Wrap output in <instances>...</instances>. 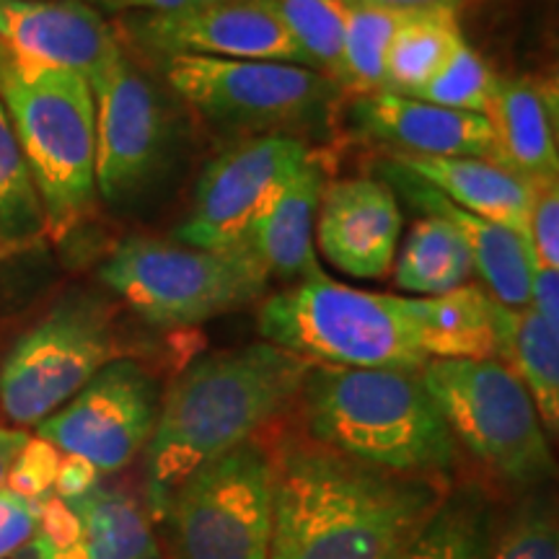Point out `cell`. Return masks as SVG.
Masks as SVG:
<instances>
[{
  "instance_id": "6da1fadb",
  "label": "cell",
  "mask_w": 559,
  "mask_h": 559,
  "mask_svg": "<svg viewBox=\"0 0 559 559\" xmlns=\"http://www.w3.org/2000/svg\"><path fill=\"white\" fill-rule=\"evenodd\" d=\"M489 304L477 285L404 298L349 288L319 270L262 300L257 326L272 345L311 362L423 370L440 358H495Z\"/></svg>"
},
{
  "instance_id": "7a4b0ae2",
  "label": "cell",
  "mask_w": 559,
  "mask_h": 559,
  "mask_svg": "<svg viewBox=\"0 0 559 559\" xmlns=\"http://www.w3.org/2000/svg\"><path fill=\"white\" fill-rule=\"evenodd\" d=\"M272 466L267 559H394L451 487L368 466L311 438L285 440Z\"/></svg>"
},
{
  "instance_id": "3957f363",
  "label": "cell",
  "mask_w": 559,
  "mask_h": 559,
  "mask_svg": "<svg viewBox=\"0 0 559 559\" xmlns=\"http://www.w3.org/2000/svg\"><path fill=\"white\" fill-rule=\"evenodd\" d=\"M311 360L272 342L221 349L187 366L160 396L156 428L145 445V492L160 521L174 489L298 402Z\"/></svg>"
},
{
  "instance_id": "277c9868",
  "label": "cell",
  "mask_w": 559,
  "mask_h": 559,
  "mask_svg": "<svg viewBox=\"0 0 559 559\" xmlns=\"http://www.w3.org/2000/svg\"><path fill=\"white\" fill-rule=\"evenodd\" d=\"M313 443L368 466L445 479L459 443L419 370L311 362L298 394Z\"/></svg>"
},
{
  "instance_id": "5b68a950",
  "label": "cell",
  "mask_w": 559,
  "mask_h": 559,
  "mask_svg": "<svg viewBox=\"0 0 559 559\" xmlns=\"http://www.w3.org/2000/svg\"><path fill=\"white\" fill-rule=\"evenodd\" d=\"M0 104L29 164L47 236L66 239L96 202V107L73 70H19L0 60Z\"/></svg>"
},
{
  "instance_id": "8992f818",
  "label": "cell",
  "mask_w": 559,
  "mask_h": 559,
  "mask_svg": "<svg viewBox=\"0 0 559 559\" xmlns=\"http://www.w3.org/2000/svg\"><path fill=\"white\" fill-rule=\"evenodd\" d=\"M174 94L210 128L230 138H326L345 94L317 70L277 60L177 58L158 60Z\"/></svg>"
},
{
  "instance_id": "52a82bcc",
  "label": "cell",
  "mask_w": 559,
  "mask_h": 559,
  "mask_svg": "<svg viewBox=\"0 0 559 559\" xmlns=\"http://www.w3.org/2000/svg\"><path fill=\"white\" fill-rule=\"evenodd\" d=\"M107 288L145 324L187 330L260 300L270 277L243 247L205 249L177 239L130 236L99 267Z\"/></svg>"
},
{
  "instance_id": "ba28073f",
  "label": "cell",
  "mask_w": 559,
  "mask_h": 559,
  "mask_svg": "<svg viewBox=\"0 0 559 559\" xmlns=\"http://www.w3.org/2000/svg\"><path fill=\"white\" fill-rule=\"evenodd\" d=\"M419 373L459 449L469 451L495 479L539 489L555 477L549 436L534 400L498 358H440Z\"/></svg>"
},
{
  "instance_id": "9c48e42d",
  "label": "cell",
  "mask_w": 559,
  "mask_h": 559,
  "mask_svg": "<svg viewBox=\"0 0 559 559\" xmlns=\"http://www.w3.org/2000/svg\"><path fill=\"white\" fill-rule=\"evenodd\" d=\"M275 466L251 438L205 461L164 510L174 559H267Z\"/></svg>"
},
{
  "instance_id": "30bf717a",
  "label": "cell",
  "mask_w": 559,
  "mask_h": 559,
  "mask_svg": "<svg viewBox=\"0 0 559 559\" xmlns=\"http://www.w3.org/2000/svg\"><path fill=\"white\" fill-rule=\"evenodd\" d=\"M122 355L109 306L68 296L11 345L0 366V409L19 428L39 425Z\"/></svg>"
},
{
  "instance_id": "8fae6325",
  "label": "cell",
  "mask_w": 559,
  "mask_h": 559,
  "mask_svg": "<svg viewBox=\"0 0 559 559\" xmlns=\"http://www.w3.org/2000/svg\"><path fill=\"white\" fill-rule=\"evenodd\" d=\"M96 107V192L128 202L160 179L174 151V115L122 41L88 79Z\"/></svg>"
},
{
  "instance_id": "7c38bea8",
  "label": "cell",
  "mask_w": 559,
  "mask_h": 559,
  "mask_svg": "<svg viewBox=\"0 0 559 559\" xmlns=\"http://www.w3.org/2000/svg\"><path fill=\"white\" fill-rule=\"evenodd\" d=\"M311 151V143L293 135H254L230 143L202 169L174 239L205 249L241 247Z\"/></svg>"
},
{
  "instance_id": "4fadbf2b",
  "label": "cell",
  "mask_w": 559,
  "mask_h": 559,
  "mask_svg": "<svg viewBox=\"0 0 559 559\" xmlns=\"http://www.w3.org/2000/svg\"><path fill=\"white\" fill-rule=\"evenodd\" d=\"M156 376L138 360L117 358L73 400L41 419L37 436L60 453L83 456L99 474H117L145 451L160 409Z\"/></svg>"
},
{
  "instance_id": "5bb4252c",
  "label": "cell",
  "mask_w": 559,
  "mask_h": 559,
  "mask_svg": "<svg viewBox=\"0 0 559 559\" xmlns=\"http://www.w3.org/2000/svg\"><path fill=\"white\" fill-rule=\"evenodd\" d=\"M115 34L124 50H135L145 60L194 55L304 66L290 34L267 0H210L166 13H122Z\"/></svg>"
},
{
  "instance_id": "9a60e30c",
  "label": "cell",
  "mask_w": 559,
  "mask_h": 559,
  "mask_svg": "<svg viewBox=\"0 0 559 559\" xmlns=\"http://www.w3.org/2000/svg\"><path fill=\"white\" fill-rule=\"evenodd\" d=\"M115 26L86 0H0V60L91 79L117 50Z\"/></svg>"
},
{
  "instance_id": "2e32d148",
  "label": "cell",
  "mask_w": 559,
  "mask_h": 559,
  "mask_svg": "<svg viewBox=\"0 0 559 559\" xmlns=\"http://www.w3.org/2000/svg\"><path fill=\"white\" fill-rule=\"evenodd\" d=\"M347 124L355 135L394 153L415 156L495 158V138L485 115L438 107V104L396 94L345 96Z\"/></svg>"
},
{
  "instance_id": "e0dca14e",
  "label": "cell",
  "mask_w": 559,
  "mask_h": 559,
  "mask_svg": "<svg viewBox=\"0 0 559 559\" xmlns=\"http://www.w3.org/2000/svg\"><path fill=\"white\" fill-rule=\"evenodd\" d=\"M402 226L400 198L383 179L326 181L317 213V241L337 270L360 280L386 277Z\"/></svg>"
},
{
  "instance_id": "ac0fdd59",
  "label": "cell",
  "mask_w": 559,
  "mask_h": 559,
  "mask_svg": "<svg viewBox=\"0 0 559 559\" xmlns=\"http://www.w3.org/2000/svg\"><path fill=\"white\" fill-rule=\"evenodd\" d=\"M379 164L381 179L396 192V198H404L425 215H438V218L449 221L464 236L466 247L472 251L474 270L489 288V298L502 306H515V309L531 304L528 247L519 234L459 207L443 192H438L436 187H430L428 181L415 177L391 158H381Z\"/></svg>"
},
{
  "instance_id": "d6986e66",
  "label": "cell",
  "mask_w": 559,
  "mask_h": 559,
  "mask_svg": "<svg viewBox=\"0 0 559 559\" xmlns=\"http://www.w3.org/2000/svg\"><path fill=\"white\" fill-rule=\"evenodd\" d=\"M485 117L492 128L495 158L531 185L557 179V94L555 83L534 75L498 79Z\"/></svg>"
},
{
  "instance_id": "ffe728a7",
  "label": "cell",
  "mask_w": 559,
  "mask_h": 559,
  "mask_svg": "<svg viewBox=\"0 0 559 559\" xmlns=\"http://www.w3.org/2000/svg\"><path fill=\"white\" fill-rule=\"evenodd\" d=\"M326 171H330L326 153L311 151L296 177L243 239L241 247L257 257L270 280L277 277L283 283H293L321 270L313 249V228L326 187Z\"/></svg>"
},
{
  "instance_id": "44dd1931",
  "label": "cell",
  "mask_w": 559,
  "mask_h": 559,
  "mask_svg": "<svg viewBox=\"0 0 559 559\" xmlns=\"http://www.w3.org/2000/svg\"><path fill=\"white\" fill-rule=\"evenodd\" d=\"M386 158L415 174L459 207L479 218L498 223L528 239L534 185L489 158L472 156H415V153L389 151Z\"/></svg>"
},
{
  "instance_id": "7402d4cb",
  "label": "cell",
  "mask_w": 559,
  "mask_h": 559,
  "mask_svg": "<svg viewBox=\"0 0 559 559\" xmlns=\"http://www.w3.org/2000/svg\"><path fill=\"white\" fill-rule=\"evenodd\" d=\"M79 515V539L55 547L34 534L11 559H158L151 521L128 489L96 485L79 498H62Z\"/></svg>"
},
{
  "instance_id": "603a6c76",
  "label": "cell",
  "mask_w": 559,
  "mask_h": 559,
  "mask_svg": "<svg viewBox=\"0 0 559 559\" xmlns=\"http://www.w3.org/2000/svg\"><path fill=\"white\" fill-rule=\"evenodd\" d=\"M495 358L519 376L549 438L559 432V330L531 306L489 304Z\"/></svg>"
},
{
  "instance_id": "cb8c5ba5",
  "label": "cell",
  "mask_w": 559,
  "mask_h": 559,
  "mask_svg": "<svg viewBox=\"0 0 559 559\" xmlns=\"http://www.w3.org/2000/svg\"><path fill=\"white\" fill-rule=\"evenodd\" d=\"M498 510L477 481L449 487L394 559H489Z\"/></svg>"
},
{
  "instance_id": "d4e9b609",
  "label": "cell",
  "mask_w": 559,
  "mask_h": 559,
  "mask_svg": "<svg viewBox=\"0 0 559 559\" xmlns=\"http://www.w3.org/2000/svg\"><path fill=\"white\" fill-rule=\"evenodd\" d=\"M394 267V285L419 296H445L466 285L474 272L464 236L438 215H425L412 226Z\"/></svg>"
},
{
  "instance_id": "484cf974",
  "label": "cell",
  "mask_w": 559,
  "mask_h": 559,
  "mask_svg": "<svg viewBox=\"0 0 559 559\" xmlns=\"http://www.w3.org/2000/svg\"><path fill=\"white\" fill-rule=\"evenodd\" d=\"M461 41L466 39L459 24V11H407L386 55V88L412 94L443 68Z\"/></svg>"
},
{
  "instance_id": "4316f807",
  "label": "cell",
  "mask_w": 559,
  "mask_h": 559,
  "mask_svg": "<svg viewBox=\"0 0 559 559\" xmlns=\"http://www.w3.org/2000/svg\"><path fill=\"white\" fill-rule=\"evenodd\" d=\"M41 239H47L45 207L16 132L0 104V254L32 249Z\"/></svg>"
},
{
  "instance_id": "83f0119b",
  "label": "cell",
  "mask_w": 559,
  "mask_h": 559,
  "mask_svg": "<svg viewBox=\"0 0 559 559\" xmlns=\"http://www.w3.org/2000/svg\"><path fill=\"white\" fill-rule=\"evenodd\" d=\"M404 9L349 0L345 50H342V91L345 96L386 91V55Z\"/></svg>"
},
{
  "instance_id": "f1b7e54d",
  "label": "cell",
  "mask_w": 559,
  "mask_h": 559,
  "mask_svg": "<svg viewBox=\"0 0 559 559\" xmlns=\"http://www.w3.org/2000/svg\"><path fill=\"white\" fill-rule=\"evenodd\" d=\"M306 68L342 88V50L349 0H267ZM345 94V91H342Z\"/></svg>"
},
{
  "instance_id": "f546056e",
  "label": "cell",
  "mask_w": 559,
  "mask_h": 559,
  "mask_svg": "<svg viewBox=\"0 0 559 559\" xmlns=\"http://www.w3.org/2000/svg\"><path fill=\"white\" fill-rule=\"evenodd\" d=\"M489 559H559V521L551 495L531 492L498 523Z\"/></svg>"
},
{
  "instance_id": "4dcf8cb0",
  "label": "cell",
  "mask_w": 559,
  "mask_h": 559,
  "mask_svg": "<svg viewBox=\"0 0 559 559\" xmlns=\"http://www.w3.org/2000/svg\"><path fill=\"white\" fill-rule=\"evenodd\" d=\"M495 88H498V75L492 73L487 60L466 41H461L451 58L443 62V68L407 96L438 104V107L485 115Z\"/></svg>"
},
{
  "instance_id": "1f68e13d",
  "label": "cell",
  "mask_w": 559,
  "mask_h": 559,
  "mask_svg": "<svg viewBox=\"0 0 559 559\" xmlns=\"http://www.w3.org/2000/svg\"><path fill=\"white\" fill-rule=\"evenodd\" d=\"M60 466V451L45 438H26L24 449L9 466L3 485L24 498H45L52 492L55 474Z\"/></svg>"
},
{
  "instance_id": "d6a6232c",
  "label": "cell",
  "mask_w": 559,
  "mask_h": 559,
  "mask_svg": "<svg viewBox=\"0 0 559 559\" xmlns=\"http://www.w3.org/2000/svg\"><path fill=\"white\" fill-rule=\"evenodd\" d=\"M528 254L559 267V185L557 179L536 181L528 218Z\"/></svg>"
},
{
  "instance_id": "836d02e7",
  "label": "cell",
  "mask_w": 559,
  "mask_h": 559,
  "mask_svg": "<svg viewBox=\"0 0 559 559\" xmlns=\"http://www.w3.org/2000/svg\"><path fill=\"white\" fill-rule=\"evenodd\" d=\"M41 498H24L0 485V559H11L39 528Z\"/></svg>"
},
{
  "instance_id": "e575fe53",
  "label": "cell",
  "mask_w": 559,
  "mask_h": 559,
  "mask_svg": "<svg viewBox=\"0 0 559 559\" xmlns=\"http://www.w3.org/2000/svg\"><path fill=\"white\" fill-rule=\"evenodd\" d=\"M79 515L68 506V500L58 498V495H45L41 498V515L37 536L55 547H66V544L79 539Z\"/></svg>"
},
{
  "instance_id": "d590c367",
  "label": "cell",
  "mask_w": 559,
  "mask_h": 559,
  "mask_svg": "<svg viewBox=\"0 0 559 559\" xmlns=\"http://www.w3.org/2000/svg\"><path fill=\"white\" fill-rule=\"evenodd\" d=\"M531 267V309L559 330V267H549L528 254Z\"/></svg>"
},
{
  "instance_id": "8d00e7d4",
  "label": "cell",
  "mask_w": 559,
  "mask_h": 559,
  "mask_svg": "<svg viewBox=\"0 0 559 559\" xmlns=\"http://www.w3.org/2000/svg\"><path fill=\"white\" fill-rule=\"evenodd\" d=\"M96 485H99V469L91 461L83 456H73V453L60 456L52 495H58V498H79V495H86Z\"/></svg>"
},
{
  "instance_id": "74e56055",
  "label": "cell",
  "mask_w": 559,
  "mask_h": 559,
  "mask_svg": "<svg viewBox=\"0 0 559 559\" xmlns=\"http://www.w3.org/2000/svg\"><path fill=\"white\" fill-rule=\"evenodd\" d=\"M88 5H94L96 11L107 13H135V11H148V13H166V11H179L190 9V5L210 3V0H86Z\"/></svg>"
},
{
  "instance_id": "f35d334b",
  "label": "cell",
  "mask_w": 559,
  "mask_h": 559,
  "mask_svg": "<svg viewBox=\"0 0 559 559\" xmlns=\"http://www.w3.org/2000/svg\"><path fill=\"white\" fill-rule=\"evenodd\" d=\"M26 432L19 430V428H3L0 425V485L5 481V474H9V466L13 464V459H16V453L24 449L26 443Z\"/></svg>"
},
{
  "instance_id": "ab89813d",
  "label": "cell",
  "mask_w": 559,
  "mask_h": 559,
  "mask_svg": "<svg viewBox=\"0 0 559 559\" xmlns=\"http://www.w3.org/2000/svg\"><path fill=\"white\" fill-rule=\"evenodd\" d=\"M366 3H376V5H391V9H404V11H415V9H451V11H461L469 0H366Z\"/></svg>"
}]
</instances>
